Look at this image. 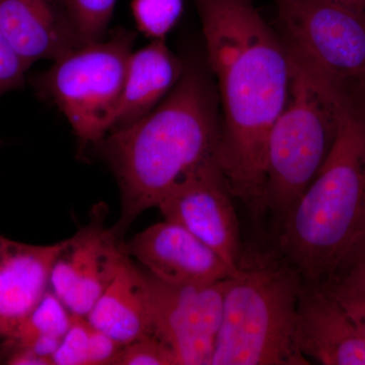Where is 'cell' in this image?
<instances>
[{
    "label": "cell",
    "instance_id": "cell-9",
    "mask_svg": "<svg viewBox=\"0 0 365 365\" xmlns=\"http://www.w3.org/2000/svg\"><path fill=\"white\" fill-rule=\"evenodd\" d=\"M232 192L217 160L180 182L158 205L165 220L186 228L235 272L242 252Z\"/></svg>",
    "mask_w": 365,
    "mask_h": 365
},
{
    "label": "cell",
    "instance_id": "cell-19",
    "mask_svg": "<svg viewBox=\"0 0 365 365\" xmlns=\"http://www.w3.org/2000/svg\"><path fill=\"white\" fill-rule=\"evenodd\" d=\"M321 285L345 309L365 339L364 262H350Z\"/></svg>",
    "mask_w": 365,
    "mask_h": 365
},
{
    "label": "cell",
    "instance_id": "cell-24",
    "mask_svg": "<svg viewBox=\"0 0 365 365\" xmlns=\"http://www.w3.org/2000/svg\"><path fill=\"white\" fill-rule=\"evenodd\" d=\"M4 361L11 365H53L50 360L43 359L28 349L9 350Z\"/></svg>",
    "mask_w": 365,
    "mask_h": 365
},
{
    "label": "cell",
    "instance_id": "cell-17",
    "mask_svg": "<svg viewBox=\"0 0 365 365\" xmlns=\"http://www.w3.org/2000/svg\"><path fill=\"white\" fill-rule=\"evenodd\" d=\"M122 347L91 325L86 317L73 314L71 325L53 356V365L113 364Z\"/></svg>",
    "mask_w": 365,
    "mask_h": 365
},
{
    "label": "cell",
    "instance_id": "cell-16",
    "mask_svg": "<svg viewBox=\"0 0 365 365\" xmlns=\"http://www.w3.org/2000/svg\"><path fill=\"white\" fill-rule=\"evenodd\" d=\"M184 68L185 62L172 52L165 40L151 41L132 51L111 132L130 126L150 114L175 88Z\"/></svg>",
    "mask_w": 365,
    "mask_h": 365
},
{
    "label": "cell",
    "instance_id": "cell-4",
    "mask_svg": "<svg viewBox=\"0 0 365 365\" xmlns=\"http://www.w3.org/2000/svg\"><path fill=\"white\" fill-rule=\"evenodd\" d=\"M304 280L277 248L242 249L227 279L211 365H307L297 341Z\"/></svg>",
    "mask_w": 365,
    "mask_h": 365
},
{
    "label": "cell",
    "instance_id": "cell-11",
    "mask_svg": "<svg viewBox=\"0 0 365 365\" xmlns=\"http://www.w3.org/2000/svg\"><path fill=\"white\" fill-rule=\"evenodd\" d=\"M127 252L157 279L170 284H209L232 274L222 257L178 223L165 220L132 237Z\"/></svg>",
    "mask_w": 365,
    "mask_h": 365
},
{
    "label": "cell",
    "instance_id": "cell-25",
    "mask_svg": "<svg viewBox=\"0 0 365 365\" xmlns=\"http://www.w3.org/2000/svg\"><path fill=\"white\" fill-rule=\"evenodd\" d=\"M336 1H339L341 4H346V6L365 11V0H336Z\"/></svg>",
    "mask_w": 365,
    "mask_h": 365
},
{
    "label": "cell",
    "instance_id": "cell-21",
    "mask_svg": "<svg viewBox=\"0 0 365 365\" xmlns=\"http://www.w3.org/2000/svg\"><path fill=\"white\" fill-rule=\"evenodd\" d=\"M118 0H64L83 45L105 39Z\"/></svg>",
    "mask_w": 365,
    "mask_h": 365
},
{
    "label": "cell",
    "instance_id": "cell-10",
    "mask_svg": "<svg viewBox=\"0 0 365 365\" xmlns=\"http://www.w3.org/2000/svg\"><path fill=\"white\" fill-rule=\"evenodd\" d=\"M120 237L96 216L76 235L60 242L49 288L72 314L86 317L116 275L128 255Z\"/></svg>",
    "mask_w": 365,
    "mask_h": 365
},
{
    "label": "cell",
    "instance_id": "cell-3",
    "mask_svg": "<svg viewBox=\"0 0 365 365\" xmlns=\"http://www.w3.org/2000/svg\"><path fill=\"white\" fill-rule=\"evenodd\" d=\"M276 248L306 282L345 267L365 240V121L345 110L326 162L276 230Z\"/></svg>",
    "mask_w": 365,
    "mask_h": 365
},
{
    "label": "cell",
    "instance_id": "cell-26",
    "mask_svg": "<svg viewBox=\"0 0 365 365\" xmlns=\"http://www.w3.org/2000/svg\"><path fill=\"white\" fill-rule=\"evenodd\" d=\"M355 260L362 261L365 263V240L364 242H362L361 246L359 247V249L357 250L356 253L353 256L352 260L350 262Z\"/></svg>",
    "mask_w": 365,
    "mask_h": 365
},
{
    "label": "cell",
    "instance_id": "cell-13",
    "mask_svg": "<svg viewBox=\"0 0 365 365\" xmlns=\"http://www.w3.org/2000/svg\"><path fill=\"white\" fill-rule=\"evenodd\" d=\"M0 32L29 67L83 45L64 0H0Z\"/></svg>",
    "mask_w": 365,
    "mask_h": 365
},
{
    "label": "cell",
    "instance_id": "cell-1",
    "mask_svg": "<svg viewBox=\"0 0 365 365\" xmlns=\"http://www.w3.org/2000/svg\"><path fill=\"white\" fill-rule=\"evenodd\" d=\"M193 2L220 108L218 163L234 198L259 218L269 133L289 91V54L252 0Z\"/></svg>",
    "mask_w": 365,
    "mask_h": 365
},
{
    "label": "cell",
    "instance_id": "cell-7",
    "mask_svg": "<svg viewBox=\"0 0 365 365\" xmlns=\"http://www.w3.org/2000/svg\"><path fill=\"white\" fill-rule=\"evenodd\" d=\"M134 41L133 33L117 31L67 53L36 78V90L58 107L81 143L96 145L112 131Z\"/></svg>",
    "mask_w": 365,
    "mask_h": 365
},
{
    "label": "cell",
    "instance_id": "cell-22",
    "mask_svg": "<svg viewBox=\"0 0 365 365\" xmlns=\"http://www.w3.org/2000/svg\"><path fill=\"white\" fill-rule=\"evenodd\" d=\"M113 365H177V360L169 346L150 336L124 345Z\"/></svg>",
    "mask_w": 365,
    "mask_h": 365
},
{
    "label": "cell",
    "instance_id": "cell-8",
    "mask_svg": "<svg viewBox=\"0 0 365 365\" xmlns=\"http://www.w3.org/2000/svg\"><path fill=\"white\" fill-rule=\"evenodd\" d=\"M153 331L174 352L177 365H211L222 325L227 279L176 285L148 274Z\"/></svg>",
    "mask_w": 365,
    "mask_h": 365
},
{
    "label": "cell",
    "instance_id": "cell-5",
    "mask_svg": "<svg viewBox=\"0 0 365 365\" xmlns=\"http://www.w3.org/2000/svg\"><path fill=\"white\" fill-rule=\"evenodd\" d=\"M287 48L289 91L271 127L265 162L266 212L272 215L276 230L323 167L346 110L335 93Z\"/></svg>",
    "mask_w": 365,
    "mask_h": 365
},
{
    "label": "cell",
    "instance_id": "cell-14",
    "mask_svg": "<svg viewBox=\"0 0 365 365\" xmlns=\"http://www.w3.org/2000/svg\"><path fill=\"white\" fill-rule=\"evenodd\" d=\"M59 246H36L0 235V340L14 333L49 289Z\"/></svg>",
    "mask_w": 365,
    "mask_h": 365
},
{
    "label": "cell",
    "instance_id": "cell-27",
    "mask_svg": "<svg viewBox=\"0 0 365 365\" xmlns=\"http://www.w3.org/2000/svg\"><path fill=\"white\" fill-rule=\"evenodd\" d=\"M360 118H362V119H364L365 121V112L364 113V115H362V116H360Z\"/></svg>",
    "mask_w": 365,
    "mask_h": 365
},
{
    "label": "cell",
    "instance_id": "cell-12",
    "mask_svg": "<svg viewBox=\"0 0 365 365\" xmlns=\"http://www.w3.org/2000/svg\"><path fill=\"white\" fill-rule=\"evenodd\" d=\"M297 341L307 359L323 365H365V339L345 309L319 283L304 281Z\"/></svg>",
    "mask_w": 365,
    "mask_h": 365
},
{
    "label": "cell",
    "instance_id": "cell-18",
    "mask_svg": "<svg viewBox=\"0 0 365 365\" xmlns=\"http://www.w3.org/2000/svg\"><path fill=\"white\" fill-rule=\"evenodd\" d=\"M72 314L49 288L14 333L2 341L4 351L26 347L38 338H63L71 325Z\"/></svg>",
    "mask_w": 365,
    "mask_h": 365
},
{
    "label": "cell",
    "instance_id": "cell-20",
    "mask_svg": "<svg viewBox=\"0 0 365 365\" xmlns=\"http://www.w3.org/2000/svg\"><path fill=\"white\" fill-rule=\"evenodd\" d=\"M184 0H131L139 32L151 41L165 40L181 19Z\"/></svg>",
    "mask_w": 365,
    "mask_h": 365
},
{
    "label": "cell",
    "instance_id": "cell-15",
    "mask_svg": "<svg viewBox=\"0 0 365 365\" xmlns=\"http://www.w3.org/2000/svg\"><path fill=\"white\" fill-rule=\"evenodd\" d=\"M86 319L122 346L155 336L148 274L139 271L128 255Z\"/></svg>",
    "mask_w": 365,
    "mask_h": 365
},
{
    "label": "cell",
    "instance_id": "cell-6",
    "mask_svg": "<svg viewBox=\"0 0 365 365\" xmlns=\"http://www.w3.org/2000/svg\"><path fill=\"white\" fill-rule=\"evenodd\" d=\"M283 42L357 116L365 112V11L336 0H272Z\"/></svg>",
    "mask_w": 365,
    "mask_h": 365
},
{
    "label": "cell",
    "instance_id": "cell-23",
    "mask_svg": "<svg viewBox=\"0 0 365 365\" xmlns=\"http://www.w3.org/2000/svg\"><path fill=\"white\" fill-rule=\"evenodd\" d=\"M29 69L25 60L0 32V100L9 91L24 88Z\"/></svg>",
    "mask_w": 365,
    "mask_h": 365
},
{
    "label": "cell",
    "instance_id": "cell-2",
    "mask_svg": "<svg viewBox=\"0 0 365 365\" xmlns=\"http://www.w3.org/2000/svg\"><path fill=\"white\" fill-rule=\"evenodd\" d=\"M220 134L215 88L202 67L185 62L177 85L150 114L96 144L121 193L118 234H124L144 211L158 207L180 182L217 160Z\"/></svg>",
    "mask_w": 365,
    "mask_h": 365
}]
</instances>
